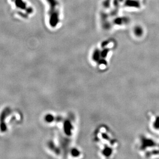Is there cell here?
I'll list each match as a JSON object with an SVG mask.
<instances>
[{"instance_id":"cell-1","label":"cell","mask_w":159,"mask_h":159,"mask_svg":"<svg viewBox=\"0 0 159 159\" xmlns=\"http://www.w3.org/2000/svg\"><path fill=\"white\" fill-rule=\"evenodd\" d=\"M49 6L48 22L50 26L55 28L60 22V4L58 0H45Z\"/></svg>"},{"instance_id":"cell-5","label":"cell","mask_w":159,"mask_h":159,"mask_svg":"<svg viewBox=\"0 0 159 159\" xmlns=\"http://www.w3.org/2000/svg\"><path fill=\"white\" fill-rule=\"evenodd\" d=\"M48 147L55 153L58 154V155L60 153V151L58 147H56V146L55 145L54 143L52 142H50L48 143Z\"/></svg>"},{"instance_id":"cell-6","label":"cell","mask_w":159,"mask_h":159,"mask_svg":"<svg viewBox=\"0 0 159 159\" xmlns=\"http://www.w3.org/2000/svg\"><path fill=\"white\" fill-rule=\"evenodd\" d=\"M134 34L137 36H141L143 33L142 28L141 27H140V26H139L134 27Z\"/></svg>"},{"instance_id":"cell-7","label":"cell","mask_w":159,"mask_h":159,"mask_svg":"<svg viewBox=\"0 0 159 159\" xmlns=\"http://www.w3.org/2000/svg\"><path fill=\"white\" fill-rule=\"evenodd\" d=\"M54 119L55 118L54 116L51 114H48L45 117V120L48 123H51L52 122L54 121Z\"/></svg>"},{"instance_id":"cell-2","label":"cell","mask_w":159,"mask_h":159,"mask_svg":"<svg viewBox=\"0 0 159 159\" xmlns=\"http://www.w3.org/2000/svg\"><path fill=\"white\" fill-rule=\"evenodd\" d=\"M11 109L8 107L5 108L0 115V130L2 132H4L7 130V126L5 123L6 117L10 113Z\"/></svg>"},{"instance_id":"cell-8","label":"cell","mask_w":159,"mask_h":159,"mask_svg":"<svg viewBox=\"0 0 159 159\" xmlns=\"http://www.w3.org/2000/svg\"><path fill=\"white\" fill-rule=\"evenodd\" d=\"M71 153H72L73 156L76 157L79 156L80 152H78V150H77L76 149H73L71 150Z\"/></svg>"},{"instance_id":"cell-4","label":"cell","mask_w":159,"mask_h":159,"mask_svg":"<svg viewBox=\"0 0 159 159\" xmlns=\"http://www.w3.org/2000/svg\"><path fill=\"white\" fill-rule=\"evenodd\" d=\"M15 4L16 6L19 9L25 10L27 8V5L25 2L23 0H12Z\"/></svg>"},{"instance_id":"cell-3","label":"cell","mask_w":159,"mask_h":159,"mask_svg":"<svg viewBox=\"0 0 159 159\" xmlns=\"http://www.w3.org/2000/svg\"><path fill=\"white\" fill-rule=\"evenodd\" d=\"M63 129H64L65 134H66V135L69 136L71 135L72 129H73V127L70 120H66L64 122Z\"/></svg>"}]
</instances>
